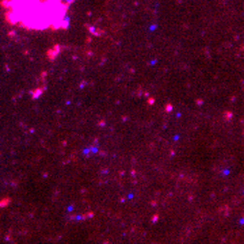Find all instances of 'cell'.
Masks as SVG:
<instances>
[{"label": "cell", "instance_id": "cell-1", "mask_svg": "<svg viewBox=\"0 0 244 244\" xmlns=\"http://www.w3.org/2000/svg\"><path fill=\"white\" fill-rule=\"evenodd\" d=\"M4 18L11 26L29 31H57L68 27L71 0H3Z\"/></svg>", "mask_w": 244, "mask_h": 244}]
</instances>
